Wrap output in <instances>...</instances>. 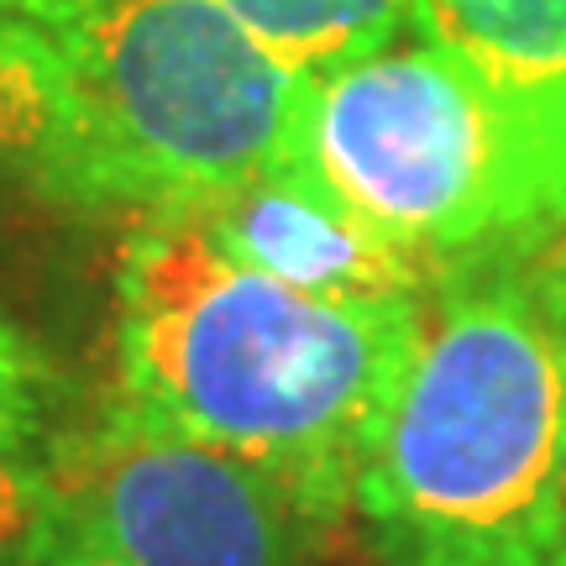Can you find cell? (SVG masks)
Masks as SVG:
<instances>
[{"mask_svg": "<svg viewBox=\"0 0 566 566\" xmlns=\"http://www.w3.org/2000/svg\"><path fill=\"white\" fill-rule=\"evenodd\" d=\"M48 399H42V363L21 342V331L0 315V541L27 525L38 493L42 462L53 446H38Z\"/></svg>", "mask_w": 566, "mask_h": 566, "instance_id": "obj_10", "label": "cell"}, {"mask_svg": "<svg viewBox=\"0 0 566 566\" xmlns=\"http://www.w3.org/2000/svg\"><path fill=\"white\" fill-rule=\"evenodd\" d=\"M283 158L430 273L530 252L566 205V179L530 132L420 21L363 59L304 74Z\"/></svg>", "mask_w": 566, "mask_h": 566, "instance_id": "obj_4", "label": "cell"}, {"mask_svg": "<svg viewBox=\"0 0 566 566\" xmlns=\"http://www.w3.org/2000/svg\"><path fill=\"white\" fill-rule=\"evenodd\" d=\"M541 566H566V446H562V472H556V499H551V530Z\"/></svg>", "mask_w": 566, "mask_h": 566, "instance_id": "obj_12", "label": "cell"}, {"mask_svg": "<svg viewBox=\"0 0 566 566\" xmlns=\"http://www.w3.org/2000/svg\"><path fill=\"white\" fill-rule=\"evenodd\" d=\"M59 42L53 27L0 11V174L38 184L59 137Z\"/></svg>", "mask_w": 566, "mask_h": 566, "instance_id": "obj_9", "label": "cell"}, {"mask_svg": "<svg viewBox=\"0 0 566 566\" xmlns=\"http://www.w3.org/2000/svg\"><path fill=\"white\" fill-rule=\"evenodd\" d=\"M388 566H415V562H388Z\"/></svg>", "mask_w": 566, "mask_h": 566, "instance_id": "obj_15", "label": "cell"}, {"mask_svg": "<svg viewBox=\"0 0 566 566\" xmlns=\"http://www.w3.org/2000/svg\"><path fill=\"white\" fill-rule=\"evenodd\" d=\"M179 221L210 237L231 263L315 300H420L436 279L294 158H279Z\"/></svg>", "mask_w": 566, "mask_h": 566, "instance_id": "obj_6", "label": "cell"}, {"mask_svg": "<svg viewBox=\"0 0 566 566\" xmlns=\"http://www.w3.org/2000/svg\"><path fill=\"white\" fill-rule=\"evenodd\" d=\"M294 74H325L415 27V0H221Z\"/></svg>", "mask_w": 566, "mask_h": 566, "instance_id": "obj_8", "label": "cell"}, {"mask_svg": "<svg viewBox=\"0 0 566 566\" xmlns=\"http://www.w3.org/2000/svg\"><path fill=\"white\" fill-rule=\"evenodd\" d=\"M0 566H27V551H21V541H0Z\"/></svg>", "mask_w": 566, "mask_h": 566, "instance_id": "obj_14", "label": "cell"}, {"mask_svg": "<svg viewBox=\"0 0 566 566\" xmlns=\"http://www.w3.org/2000/svg\"><path fill=\"white\" fill-rule=\"evenodd\" d=\"M84 0H0V11H11V17H32V21H63L69 11H80Z\"/></svg>", "mask_w": 566, "mask_h": 566, "instance_id": "obj_13", "label": "cell"}, {"mask_svg": "<svg viewBox=\"0 0 566 566\" xmlns=\"http://www.w3.org/2000/svg\"><path fill=\"white\" fill-rule=\"evenodd\" d=\"M420 300H315L179 216H142L116 263V394L279 478L331 530L405 378Z\"/></svg>", "mask_w": 566, "mask_h": 566, "instance_id": "obj_1", "label": "cell"}, {"mask_svg": "<svg viewBox=\"0 0 566 566\" xmlns=\"http://www.w3.org/2000/svg\"><path fill=\"white\" fill-rule=\"evenodd\" d=\"M53 42L63 105L42 200L189 216L289 153L304 74L221 0H84Z\"/></svg>", "mask_w": 566, "mask_h": 566, "instance_id": "obj_3", "label": "cell"}, {"mask_svg": "<svg viewBox=\"0 0 566 566\" xmlns=\"http://www.w3.org/2000/svg\"><path fill=\"white\" fill-rule=\"evenodd\" d=\"M525 273H530V283L541 289V300L566 321V205H562V216L535 237V247L525 252Z\"/></svg>", "mask_w": 566, "mask_h": 566, "instance_id": "obj_11", "label": "cell"}, {"mask_svg": "<svg viewBox=\"0 0 566 566\" xmlns=\"http://www.w3.org/2000/svg\"><path fill=\"white\" fill-rule=\"evenodd\" d=\"M321 535L279 478L116 394L53 441L21 551L27 566H310Z\"/></svg>", "mask_w": 566, "mask_h": 566, "instance_id": "obj_5", "label": "cell"}, {"mask_svg": "<svg viewBox=\"0 0 566 566\" xmlns=\"http://www.w3.org/2000/svg\"><path fill=\"white\" fill-rule=\"evenodd\" d=\"M566 446V321L525 252L441 268L352 509L388 562L541 566Z\"/></svg>", "mask_w": 566, "mask_h": 566, "instance_id": "obj_2", "label": "cell"}, {"mask_svg": "<svg viewBox=\"0 0 566 566\" xmlns=\"http://www.w3.org/2000/svg\"><path fill=\"white\" fill-rule=\"evenodd\" d=\"M415 21L488 84L566 179V0H415Z\"/></svg>", "mask_w": 566, "mask_h": 566, "instance_id": "obj_7", "label": "cell"}]
</instances>
